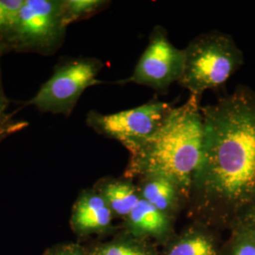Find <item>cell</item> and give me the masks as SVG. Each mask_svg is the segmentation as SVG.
<instances>
[{"instance_id": "cell-19", "label": "cell", "mask_w": 255, "mask_h": 255, "mask_svg": "<svg viewBox=\"0 0 255 255\" xmlns=\"http://www.w3.org/2000/svg\"><path fill=\"white\" fill-rule=\"evenodd\" d=\"M245 208L249 209L248 210V214H247L248 220H250L252 222V227L255 228V200Z\"/></svg>"}, {"instance_id": "cell-5", "label": "cell", "mask_w": 255, "mask_h": 255, "mask_svg": "<svg viewBox=\"0 0 255 255\" xmlns=\"http://www.w3.org/2000/svg\"><path fill=\"white\" fill-rule=\"evenodd\" d=\"M66 29L62 0H24L8 49L45 56L54 54L64 43Z\"/></svg>"}, {"instance_id": "cell-13", "label": "cell", "mask_w": 255, "mask_h": 255, "mask_svg": "<svg viewBox=\"0 0 255 255\" xmlns=\"http://www.w3.org/2000/svg\"><path fill=\"white\" fill-rule=\"evenodd\" d=\"M24 0H0V46L8 52V43Z\"/></svg>"}, {"instance_id": "cell-15", "label": "cell", "mask_w": 255, "mask_h": 255, "mask_svg": "<svg viewBox=\"0 0 255 255\" xmlns=\"http://www.w3.org/2000/svg\"><path fill=\"white\" fill-rule=\"evenodd\" d=\"M26 120L16 119L14 113H6L0 115V144L9 136L18 133L28 127Z\"/></svg>"}, {"instance_id": "cell-9", "label": "cell", "mask_w": 255, "mask_h": 255, "mask_svg": "<svg viewBox=\"0 0 255 255\" xmlns=\"http://www.w3.org/2000/svg\"><path fill=\"white\" fill-rule=\"evenodd\" d=\"M138 188L141 199L149 202L165 215L173 211L181 199H185L179 185L162 175H144Z\"/></svg>"}, {"instance_id": "cell-14", "label": "cell", "mask_w": 255, "mask_h": 255, "mask_svg": "<svg viewBox=\"0 0 255 255\" xmlns=\"http://www.w3.org/2000/svg\"><path fill=\"white\" fill-rule=\"evenodd\" d=\"M167 255H217L212 243L205 237H194L180 241Z\"/></svg>"}, {"instance_id": "cell-12", "label": "cell", "mask_w": 255, "mask_h": 255, "mask_svg": "<svg viewBox=\"0 0 255 255\" xmlns=\"http://www.w3.org/2000/svg\"><path fill=\"white\" fill-rule=\"evenodd\" d=\"M106 0H62L63 16L68 27L74 22L90 18L110 5Z\"/></svg>"}, {"instance_id": "cell-2", "label": "cell", "mask_w": 255, "mask_h": 255, "mask_svg": "<svg viewBox=\"0 0 255 255\" xmlns=\"http://www.w3.org/2000/svg\"><path fill=\"white\" fill-rule=\"evenodd\" d=\"M203 130L201 99L190 95L185 103L172 109L152 136L125 147L129 153L125 175L165 176L188 199L201 164Z\"/></svg>"}, {"instance_id": "cell-18", "label": "cell", "mask_w": 255, "mask_h": 255, "mask_svg": "<svg viewBox=\"0 0 255 255\" xmlns=\"http://www.w3.org/2000/svg\"><path fill=\"white\" fill-rule=\"evenodd\" d=\"M9 101L7 98V96L4 93L3 89V84H2V78H1V71H0V115H4L7 112V109L9 107Z\"/></svg>"}, {"instance_id": "cell-17", "label": "cell", "mask_w": 255, "mask_h": 255, "mask_svg": "<svg viewBox=\"0 0 255 255\" xmlns=\"http://www.w3.org/2000/svg\"><path fill=\"white\" fill-rule=\"evenodd\" d=\"M99 255H146V253L136 246L127 244H114L102 248Z\"/></svg>"}, {"instance_id": "cell-6", "label": "cell", "mask_w": 255, "mask_h": 255, "mask_svg": "<svg viewBox=\"0 0 255 255\" xmlns=\"http://www.w3.org/2000/svg\"><path fill=\"white\" fill-rule=\"evenodd\" d=\"M172 109L170 104L154 98L141 106L115 114L104 115L91 110L86 116V124L98 134L127 147L152 136Z\"/></svg>"}, {"instance_id": "cell-1", "label": "cell", "mask_w": 255, "mask_h": 255, "mask_svg": "<svg viewBox=\"0 0 255 255\" xmlns=\"http://www.w3.org/2000/svg\"><path fill=\"white\" fill-rule=\"evenodd\" d=\"M201 112L202 154L192 192L207 208H245L255 200V93L240 86Z\"/></svg>"}, {"instance_id": "cell-7", "label": "cell", "mask_w": 255, "mask_h": 255, "mask_svg": "<svg viewBox=\"0 0 255 255\" xmlns=\"http://www.w3.org/2000/svg\"><path fill=\"white\" fill-rule=\"evenodd\" d=\"M183 65L184 49L174 46L164 27L156 26L131 75L115 83H135L164 95L174 82H179Z\"/></svg>"}, {"instance_id": "cell-4", "label": "cell", "mask_w": 255, "mask_h": 255, "mask_svg": "<svg viewBox=\"0 0 255 255\" xmlns=\"http://www.w3.org/2000/svg\"><path fill=\"white\" fill-rule=\"evenodd\" d=\"M103 62L94 57L69 58L57 64L52 76L26 102L42 113L69 118L84 91L101 84L98 76Z\"/></svg>"}, {"instance_id": "cell-16", "label": "cell", "mask_w": 255, "mask_h": 255, "mask_svg": "<svg viewBox=\"0 0 255 255\" xmlns=\"http://www.w3.org/2000/svg\"><path fill=\"white\" fill-rule=\"evenodd\" d=\"M247 231L237 243L233 255H255V228Z\"/></svg>"}, {"instance_id": "cell-3", "label": "cell", "mask_w": 255, "mask_h": 255, "mask_svg": "<svg viewBox=\"0 0 255 255\" xmlns=\"http://www.w3.org/2000/svg\"><path fill=\"white\" fill-rule=\"evenodd\" d=\"M244 63L233 38L218 30L201 33L184 48V65L179 84L201 99L207 90L220 88Z\"/></svg>"}, {"instance_id": "cell-8", "label": "cell", "mask_w": 255, "mask_h": 255, "mask_svg": "<svg viewBox=\"0 0 255 255\" xmlns=\"http://www.w3.org/2000/svg\"><path fill=\"white\" fill-rule=\"evenodd\" d=\"M112 211L98 191L84 192L74 206V226L81 231L106 228L112 220Z\"/></svg>"}, {"instance_id": "cell-10", "label": "cell", "mask_w": 255, "mask_h": 255, "mask_svg": "<svg viewBox=\"0 0 255 255\" xmlns=\"http://www.w3.org/2000/svg\"><path fill=\"white\" fill-rule=\"evenodd\" d=\"M97 191L106 201L112 213L121 217H128L141 199L136 187L127 181H106Z\"/></svg>"}, {"instance_id": "cell-20", "label": "cell", "mask_w": 255, "mask_h": 255, "mask_svg": "<svg viewBox=\"0 0 255 255\" xmlns=\"http://www.w3.org/2000/svg\"><path fill=\"white\" fill-rule=\"evenodd\" d=\"M79 255L78 254H76V253H73V252H64V253H61V254H59V255Z\"/></svg>"}, {"instance_id": "cell-21", "label": "cell", "mask_w": 255, "mask_h": 255, "mask_svg": "<svg viewBox=\"0 0 255 255\" xmlns=\"http://www.w3.org/2000/svg\"><path fill=\"white\" fill-rule=\"evenodd\" d=\"M4 53H6V51H5V50L0 46V57H1L2 55L4 54Z\"/></svg>"}, {"instance_id": "cell-11", "label": "cell", "mask_w": 255, "mask_h": 255, "mask_svg": "<svg viewBox=\"0 0 255 255\" xmlns=\"http://www.w3.org/2000/svg\"><path fill=\"white\" fill-rule=\"evenodd\" d=\"M127 218L132 228L146 234H160L168 224L166 215L143 199H140Z\"/></svg>"}]
</instances>
